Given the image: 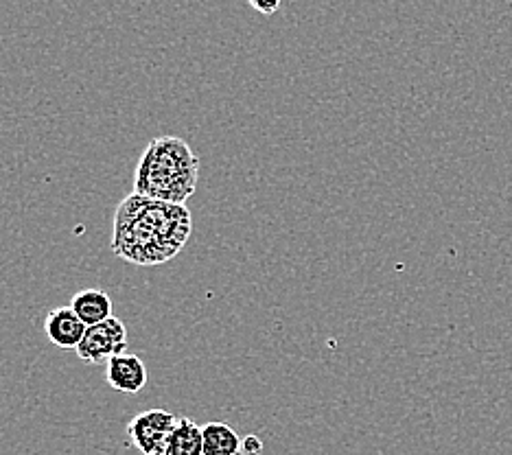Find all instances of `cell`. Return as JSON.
<instances>
[{"mask_svg":"<svg viewBox=\"0 0 512 455\" xmlns=\"http://www.w3.org/2000/svg\"><path fill=\"white\" fill-rule=\"evenodd\" d=\"M193 217L186 206L165 204L132 193L114 213L112 250L134 265H162L182 252Z\"/></svg>","mask_w":512,"mask_h":455,"instance_id":"1","label":"cell"},{"mask_svg":"<svg viewBox=\"0 0 512 455\" xmlns=\"http://www.w3.org/2000/svg\"><path fill=\"white\" fill-rule=\"evenodd\" d=\"M200 158L178 136L149 140L134 173V193L149 200L184 206L197 191Z\"/></svg>","mask_w":512,"mask_h":455,"instance_id":"2","label":"cell"},{"mask_svg":"<svg viewBox=\"0 0 512 455\" xmlns=\"http://www.w3.org/2000/svg\"><path fill=\"white\" fill-rule=\"evenodd\" d=\"M180 418L165 410H147L136 414L127 425V436L143 455H165L169 438L176 431Z\"/></svg>","mask_w":512,"mask_h":455,"instance_id":"3","label":"cell"},{"mask_svg":"<svg viewBox=\"0 0 512 455\" xmlns=\"http://www.w3.org/2000/svg\"><path fill=\"white\" fill-rule=\"evenodd\" d=\"M127 344L130 342H127L125 324L112 315L106 322L88 326L84 340L77 346V355L86 364H103V361L108 364L112 357L125 355Z\"/></svg>","mask_w":512,"mask_h":455,"instance_id":"4","label":"cell"},{"mask_svg":"<svg viewBox=\"0 0 512 455\" xmlns=\"http://www.w3.org/2000/svg\"><path fill=\"white\" fill-rule=\"evenodd\" d=\"M88 326L77 318V313L71 307H57L49 311L44 320V333L49 342L62 350H77L84 340Z\"/></svg>","mask_w":512,"mask_h":455,"instance_id":"5","label":"cell"},{"mask_svg":"<svg viewBox=\"0 0 512 455\" xmlns=\"http://www.w3.org/2000/svg\"><path fill=\"white\" fill-rule=\"evenodd\" d=\"M106 377H108L110 388L116 392H127V394L141 392L147 385L145 361L141 357L130 355V353L112 357L108 361Z\"/></svg>","mask_w":512,"mask_h":455,"instance_id":"6","label":"cell"},{"mask_svg":"<svg viewBox=\"0 0 512 455\" xmlns=\"http://www.w3.org/2000/svg\"><path fill=\"white\" fill-rule=\"evenodd\" d=\"M71 309L86 326H95L112 318V300L101 289L77 291L71 300Z\"/></svg>","mask_w":512,"mask_h":455,"instance_id":"7","label":"cell"},{"mask_svg":"<svg viewBox=\"0 0 512 455\" xmlns=\"http://www.w3.org/2000/svg\"><path fill=\"white\" fill-rule=\"evenodd\" d=\"M204 431V455H241V436L230 425L213 420Z\"/></svg>","mask_w":512,"mask_h":455,"instance_id":"8","label":"cell"},{"mask_svg":"<svg viewBox=\"0 0 512 455\" xmlns=\"http://www.w3.org/2000/svg\"><path fill=\"white\" fill-rule=\"evenodd\" d=\"M165 455H204V431L193 418H180Z\"/></svg>","mask_w":512,"mask_h":455,"instance_id":"9","label":"cell"},{"mask_svg":"<svg viewBox=\"0 0 512 455\" xmlns=\"http://www.w3.org/2000/svg\"><path fill=\"white\" fill-rule=\"evenodd\" d=\"M263 451V442L259 436H246L241 440V455H261Z\"/></svg>","mask_w":512,"mask_h":455,"instance_id":"10","label":"cell"},{"mask_svg":"<svg viewBox=\"0 0 512 455\" xmlns=\"http://www.w3.org/2000/svg\"><path fill=\"white\" fill-rule=\"evenodd\" d=\"M250 7L256 9V11H261V14H265V16H272V14H276L278 9H281V3H256V0H252Z\"/></svg>","mask_w":512,"mask_h":455,"instance_id":"11","label":"cell"}]
</instances>
